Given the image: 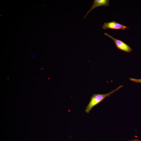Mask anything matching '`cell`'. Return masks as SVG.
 I'll return each instance as SVG.
<instances>
[{
    "instance_id": "cell-2",
    "label": "cell",
    "mask_w": 141,
    "mask_h": 141,
    "mask_svg": "<svg viewBox=\"0 0 141 141\" xmlns=\"http://www.w3.org/2000/svg\"><path fill=\"white\" fill-rule=\"evenodd\" d=\"M104 34L111 39L114 41L118 49L127 53H130L132 51V48L130 46L121 40L114 38L107 33H104Z\"/></svg>"
},
{
    "instance_id": "cell-5",
    "label": "cell",
    "mask_w": 141,
    "mask_h": 141,
    "mask_svg": "<svg viewBox=\"0 0 141 141\" xmlns=\"http://www.w3.org/2000/svg\"><path fill=\"white\" fill-rule=\"evenodd\" d=\"M129 79L130 80L134 82L141 83V79H137L132 78H130Z\"/></svg>"
},
{
    "instance_id": "cell-7",
    "label": "cell",
    "mask_w": 141,
    "mask_h": 141,
    "mask_svg": "<svg viewBox=\"0 0 141 141\" xmlns=\"http://www.w3.org/2000/svg\"></svg>"
},
{
    "instance_id": "cell-4",
    "label": "cell",
    "mask_w": 141,
    "mask_h": 141,
    "mask_svg": "<svg viewBox=\"0 0 141 141\" xmlns=\"http://www.w3.org/2000/svg\"><path fill=\"white\" fill-rule=\"evenodd\" d=\"M109 4V0H94L93 5L84 17L85 19L88 14L94 9L100 6L107 7Z\"/></svg>"
},
{
    "instance_id": "cell-1",
    "label": "cell",
    "mask_w": 141,
    "mask_h": 141,
    "mask_svg": "<svg viewBox=\"0 0 141 141\" xmlns=\"http://www.w3.org/2000/svg\"><path fill=\"white\" fill-rule=\"evenodd\" d=\"M122 87V85H120L114 90L107 93L94 94L91 97L90 101L86 108L85 112L87 113H89L95 106L102 102L106 98L110 97L111 94L117 91Z\"/></svg>"
},
{
    "instance_id": "cell-3",
    "label": "cell",
    "mask_w": 141,
    "mask_h": 141,
    "mask_svg": "<svg viewBox=\"0 0 141 141\" xmlns=\"http://www.w3.org/2000/svg\"><path fill=\"white\" fill-rule=\"evenodd\" d=\"M102 28L104 30L110 29L116 30H124L129 27H127L113 21L108 22H105L102 26Z\"/></svg>"
},
{
    "instance_id": "cell-6",
    "label": "cell",
    "mask_w": 141,
    "mask_h": 141,
    "mask_svg": "<svg viewBox=\"0 0 141 141\" xmlns=\"http://www.w3.org/2000/svg\"><path fill=\"white\" fill-rule=\"evenodd\" d=\"M129 141H141V140H140L138 139H135L130 140H129Z\"/></svg>"
}]
</instances>
